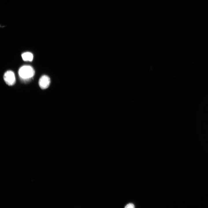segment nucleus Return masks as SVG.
Returning <instances> with one entry per match:
<instances>
[{"label": "nucleus", "mask_w": 208, "mask_h": 208, "mask_svg": "<svg viewBox=\"0 0 208 208\" xmlns=\"http://www.w3.org/2000/svg\"><path fill=\"white\" fill-rule=\"evenodd\" d=\"M19 76L21 80L26 83L30 81L35 74L33 68L30 65H24L21 67L18 72Z\"/></svg>", "instance_id": "1"}, {"label": "nucleus", "mask_w": 208, "mask_h": 208, "mask_svg": "<svg viewBox=\"0 0 208 208\" xmlns=\"http://www.w3.org/2000/svg\"><path fill=\"white\" fill-rule=\"evenodd\" d=\"M3 78L5 82L8 86H13L16 83L14 73L11 70H9L6 72L4 74Z\"/></svg>", "instance_id": "2"}, {"label": "nucleus", "mask_w": 208, "mask_h": 208, "mask_svg": "<svg viewBox=\"0 0 208 208\" xmlns=\"http://www.w3.org/2000/svg\"><path fill=\"white\" fill-rule=\"evenodd\" d=\"M50 82V79L49 77L47 75H44L40 78L38 84L41 89H45L49 86Z\"/></svg>", "instance_id": "3"}, {"label": "nucleus", "mask_w": 208, "mask_h": 208, "mask_svg": "<svg viewBox=\"0 0 208 208\" xmlns=\"http://www.w3.org/2000/svg\"><path fill=\"white\" fill-rule=\"evenodd\" d=\"M21 56L23 60L25 61L31 62L33 58V54L30 52H26L22 54Z\"/></svg>", "instance_id": "4"}, {"label": "nucleus", "mask_w": 208, "mask_h": 208, "mask_svg": "<svg viewBox=\"0 0 208 208\" xmlns=\"http://www.w3.org/2000/svg\"><path fill=\"white\" fill-rule=\"evenodd\" d=\"M135 206L133 204L131 203H129L128 204H127L125 207V208H134Z\"/></svg>", "instance_id": "5"}]
</instances>
